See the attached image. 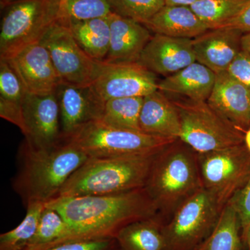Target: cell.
Returning <instances> with one entry per match:
<instances>
[{
    "label": "cell",
    "mask_w": 250,
    "mask_h": 250,
    "mask_svg": "<svg viewBox=\"0 0 250 250\" xmlns=\"http://www.w3.org/2000/svg\"><path fill=\"white\" fill-rule=\"evenodd\" d=\"M204 188L224 205L250 177V153L244 143L219 150L197 154Z\"/></svg>",
    "instance_id": "obj_9"
},
{
    "label": "cell",
    "mask_w": 250,
    "mask_h": 250,
    "mask_svg": "<svg viewBox=\"0 0 250 250\" xmlns=\"http://www.w3.org/2000/svg\"><path fill=\"white\" fill-rule=\"evenodd\" d=\"M111 38L107 62H139L153 34L144 24L113 14L108 16Z\"/></svg>",
    "instance_id": "obj_18"
},
{
    "label": "cell",
    "mask_w": 250,
    "mask_h": 250,
    "mask_svg": "<svg viewBox=\"0 0 250 250\" xmlns=\"http://www.w3.org/2000/svg\"><path fill=\"white\" fill-rule=\"evenodd\" d=\"M215 75L214 86L207 103L245 134L250 128V89L228 71Z\"/></svg>",
    "instance_id": "obj_16"
},
{
    "label": "cell",
    "mask_w": 250,
    "mask_h": 250,
    "mask_svg": "<svg viewBox=\"0 0 250 250\" xmlns=\"http://www.w3.org/2000/svg\"><path fill=\"white\" fill-rule=\"evenodd\" d=\"M143 97L111 99L104 104L103 113L98 121L118 129L141 131L140 114Z\"/></svg>",
    "instance_id": "obj_25"
},
{
    "label": "cell",
    "mask_w": 250,
    "mask_h": 250,
    "mask_svg": "<svg viewBox=\"0 0 250 250\" xmlns=\"http://www.w3.org/2000/svg\"><path fill=\"white\" fill-rule=\"evenodd\" d=\"M201 0H166V5H182V6H190L197 1Z\"/></svg>",
    "instance_id": "obj_37"
},
{
    "label": "cell",
    "mask_w": 250,
    "mask_h": 250,
    "mask_svg": "<svg viewBox=\"0 0 250 250\" xmlns=\"http://www.w3.org/2000/svg\"><path fill=\"white\" fill-rule=\"evenodd\" d=\"M244 144L248 149V152L250 153V128L247 130L245 133Z\"/></svg>",
    "instance_id": "obj_41"
},
{
    "label": "cell",
    "mask_w": 250,
    "mask_h": 250,
    "mask_svg": "<svg viewBox=\"0 0 250 250\" xmlns=\"http://www.w3.org/2000/svg\"><path fill=\"white\" fill-rule=\"evenodd\" d=\"M241 31L229 28L208 29L192 39L196 62L215 75L227 71L242 50Z\"/></svg>",
    "instance_id": "obj_17"
},
{
    "label": "cell",
    "mask_w": 250,
    "mask_h": 250,
    "mask_svg": "<svg viewBox=\"0 0 250 250\" xmlns=\"http://www.w3.org/2000/svg\"><path fill=\"white\" fill-rule=\"evenodd\" d=\"M227 71L229 75L250 89V54L249 53L242 49L231 62Z\"/></svg>",
    "instance_id": "obj_34"
},
{
    "label": "cell",
    "mask_w": 250,
    "mask_h": 250,
    "mask_svg": "<svg viewBox=\"0 0 250 250\" xmlns=\"http://www.w3.org/2000/svg\"><path fill=\"white\" fill-rule=\"evenodd\" d=\"M27 213L21 224L11 231L0 235V250H25L37 231L45 203L27 204Z\"/></svg>",
    "instance_id": "obj_26"
},
{
    "label": "cell",
    "mask_w": 250,
    "mask_h": 250,
    "mask_svg": "<svg viewBox=\"0 0 250 250\" xmlns=\"http://www.w3.org/2000/svg\"><path fill=\"white\" fill-rule=\"evenodd\" d=\"M111 12L145 24L164 6L166 0H108Z\"/></svg>",
    "instance_id": "obj_29"
},
{
    "label": "cell",
    "mask_w": 250,
    "mask_h": 250,
    "mask_svg": "<svg viewBox=\"0 0 250 250\" xmlns=\"http://www.w3.org/2000/svg\"><path fill=\"white\" fill-rule=\"evenodd\" d=\"M21 169L14 189L26 205L47 203L59 196L70 176L89 159L75 143L63 139L49 149H36L22 145Z\"/></svg>",
    "instance_id": "obj_2"
},
{
    "label": "cell",
    "mask_w": 250,
    "mask_h": 250,
    "mask_svg": "<svg viewBox=\"0 0 250 250\" xmlns=\"http://www.w3.org/2000/svg\"></svg>",
    "instance_id": "obj_43"
},
{
    "label": "cell",
    "mask_w": 250,
    "mask_h": 250,
    "mask_svg": "<svg viewBox=\"0 0 250 250\" xmlns=\"http://www.w3.org/2000/svg\"><path fill=\"white\" fill-rule=\"evenodd\" d=\"M42 250H118L115 238L65 242Z\"/></svg>",
    "instance_id": "obj_32"
},
{
    "label": "cell",
    "mask_w": 250,
    "mask_h": 250,
    "mask_svg": "<svg viewBox=\"0 0 250 250\" xmlns=\"http://www.w3.org/2000/svg\"><path fill=\"white\" fill-rule=\"evenodd\" d=\"M23 115L28 146L36 149H49L63 139L57 93L35 95L27 93Z\"/></svg>",
    "instance_id": "obj_12"
},
{
    "label": "cell",
    "mask_w": 250,
    "mask_h": 250,
    "mask_svg": "<svg viewBox=\"0 0 250 250\" xmlns=\"http://www.w3.org/2000/svg\"><path fill=\"white\" fill-rule=\"evenodd\" d=\"M159 152L123 157L89 158L70 176L58 197L113 195L143 188Z\"/></svg>",
    "instance_id": "obj_4"
},
{
    "label": "cell",
    "mask_w": 250,
    "mask_h": 250,
    "mask_svg": "<svg viewBox=\"0 0 250 250\" xmlns=\"http://www.w3.org/2000/svg\"><path fill=\"white\" fill-rule=\"evenodd\" d=\"M64 139L89 158H116L159 152L176 140L156 137L142 131L118 129L93 121Z\"/></svg>",
    "instance_id": "obj_8"
},
{
    "label": "cell",
    "mask_w": 250,
    "mask_h": 250,
    "mask_svg": "<svg viewBox=\"0 0 250 250\" xmlns=\"http://www.w3.org/2000/svg\"><path fill=\"white\" fill-rule=\"evenodd\" d=\"M196 62L192 39L153 34L139 63L156 75L168 77Z\"/></svg>",
    "instance_id": "obj_14"
},
{
    "label": "cell",
    "mask_w": 250,
    "mask_h": 250,
    "mask_svg": "<svg viewBox=\"0 0 250 250\" xmlns=\"http://www.w3.org/2000/svg\"><path fill=\"white\" fill-rule=\"evenodd\" d=\"M27 92L7 59H0V99L23 104Z\"/></svg>",
    "instance_id": "obj_31"
},
{
    "label": "cell",
    "mask_w": 250,
    "mask_h": 250,
    "mask_svg": "<svg viewBox=\"0 0 250 250\" xmlns=\"http://www.w3.org/2000/svg\"><path fill=\"white\" fill-rule=\"evenodd\" d=\"M156 74L139 62H100L90 88L103 103L111 99L144 97L159 88Z\"/></svg>",
    "instance_id": "obj_11"
},
{
    "label": "cell",
    "mask_w": 250,
    "mask_h": 250,
    "mask_svg": "<svg viewBox=\"0 0 250 250\" xmlns=\"http://www.w3.org/2000/svg\"><path fill=\"white\" fill-rule=\"evenodd\" d=\"M41 43L48 50L62 83L90 86L96 75L100 62L90 58L74 39L62 18L52 24Z\"/></svg>",
    "instance_id": "obj_10"
},
{
    "label": "cell",
    "mask_w": 250,
    "mask_h": 250,
    "mask_svg": "<svg viewBox=\"0 0 250 250\" xmlns=\"http://www.w3.org/2000/svg\"><path fill=\"white\" fill-rule=\"evenodd\" d=\"M250 0H201L190 5V9L208 25L209 29L236 16Z\"/></svg>",
    "instance_id": "obj_28"
},
{
    "label": "cell",
    "mask_w": 250,
    "mask_h": 250,
    "mask_svg": "<svg viewBox=\"0 0 250 250\" xmlns=\"http://www.w3.org/2000/svg\"><path fill=\"white\" fill-rule=\"evenodd\" d=\"M242 239L250 250V223L241 231Z\"/></svg>",
    "instance_id": "obj_39"
},
{
    "label": "cell",
    "mask_w": 250,
    "mask_h": 250,
    "mask_svg": "<svg viewBox=\"0 0 250 250\" xmlns=\"http://www.w3.org/2000/svg\"><path fill=\"white\" fill-rule=\"evenodd\" d=\"M202 188L197 153L179 139L158 153L145 186L164 223Z\"/></svg>",
    "instance_id": "obj_3"
},
{
    "label": "cell",
    "mask_w": 250,
    "mask_h": 250,
    "mask_svg": "<svg viewBox=\"0 0 250 250\" xmlns=\"http://www.w3.org/2000/svg\"><path fill=\"white\" fill-rule=\"evenodd\" d=\"M70 227L55 210L46 207L37 231L25 250H42L62 243L70 235Z\"/></svg>",
    "instance_id": "obj_27"
},
{
    "label": "cell",
    "mask_w": 250,
    "mask_h": 250,
    "mask_svg": "<svg viewBox=\"0 0 250 250\" xmlns=\"http://www.w3.org/2000/svg\"><path fill=\"white\" fill-rule=\"evenodd\" d=\"M139 126L145 134L179 139L181 120L178 109L172 100L159 90L143 98Z\"/></svg>",
    "instance_id": "obj_20"
},
{
    "label": "cell",
    "mask_w": 250,
    "mask_h": 250,
    "mask_svg": "<svg viewBox=\"0 0 250 250\" xmlns=\"http://www.w3.org/2000/svg\"><path fill=\"white\" fill-rule=\"evenodd\" d=\"M164 222L159 216L138 220L122 229L116 235L118 250H164Z\"/></svg>",
    "instance_id": "obj_22"
},
{
    "label": "cell",
    "mask_w": 250,
    "mask_h": 250,
    "mask_svg": "<svg viewBox=\"0 0 250 250\" xmlns=\"http://www.w3.org/2000/svg\"><path fill=\"white\" fill-rule=\"evenodd\" d=\"M229 28L241 31L243 34L250 32V1L234 17L215 28Z\"/></svg>",
    "instance_id": "obj_36"
},
{
    "label": "cell",
    "mask_w": 250,
    "mask_h": 250,
    "mask_svg": "<svg viewBox=\"0 0 250 250\" xmlns=\"http://www.w3.org/2000/svg\"><path fill=\"white\" fill-rule=\"evenodd\" d=\"M225 205L202 188L163 225L164 250H198L218 223Z\"/></svg>",
    "instance_id": "obj_6"
},
{
    "label": "cell",
    "mask_w": 250,
    "mask_h": 250,
    "mask_svg": "<svg viewBox=\"0 0 250 250\" xmlns=\"http://www.w3.org/2000/svg\"><path fill=\"white\" fill-rule=\"evenodd\" d=\"M241 226L233 206L228 202L223 207L216 225L198 250H241Z\"/></svg>",
    "instance_id": "obj_24"
},
{
    "label": "cell",
    "mask_w": 250,
    "mask_h": 250,
    "mask_svg": "<svg viewBox=\"0 0 250 250\" xmlns=\"http://www.w3.org/2000/svg\"><path fill=\"white\" fill-rule=\"evenodd\" d=\"M45 206L70 227V235L61 243L115 238L129 224L158 216L145 188L113 195L57 197Z\"/></svg>",
    "instance_id": "obj_1"
},
{
    "label": "cell",
    "mask_w": 250,
    "mask_h": 250,
    "mask_svg": "<svg viewBox=\"0 0 250 250\" xmlns=\"http://www.w3.org/2000/svg\"><path fill=\"white\" fill-rule=\"evenodd\" d=\"M62 0H22L9 5L0 30V59H9L39 43L61 18Z\"/></svg>",
    "instance_id": "obj_5"
},
{
    "label": "cell",
    "mask_w": 250,
    "mask_h": 250,
    "mask_svg": "<svg viewBox=\"0 0 250 250\" xmlns=\"http://www.w3.org/2000/svg\"><path fill=\"white\" fill-rule=\"evenodd\" d=\"M65 21L81 48L90 58L104 62L107 56L111 38L108 16L88 21Z\"/></svg>",
    "instance_id": "obj_23"
},
{
    "label": "cell",
    "mask_w": 250,
    "mask_h": 250,
    "mask_svg": "<svg viewBox=\"0 0 250 250\" xmlns=\"http://www.w3.org/2000/svg\"><path fill=\"white\" fill-rule=\"evenodd\" d=\"M65 0H62V3H61V13H62V7H63L64 4H65Z\"/></svg>",
    "instance_id": "obj_42"
},
{
    "label": "cell",
    "mask_w": 250,
    "mask_h": 250,
    "mask_svg": "<svg viewBox=\"0 0 250 250\" xmlns=\"http://www.w3.org/2000/svg\"><path fill=\"white\" fill-rule=\"evenodd\" d=\"M153 34L193 39L209 29L190 6L166 5L144 24Z\"/></svg>",
    "instance_id": "obj_21"
},
{
    "label": "cell",
    "mask_w": 250,
    "mask_h": 250,
    "mask_svg": "<svg viewBox=\"0 0 250 250\" xmlns=\"http://www.w3.org/2000/svg\"><path fill=\"white\" fill-rule=\"evenodd\" d=\"M108 0H65L61 18L83 21L108 17L111 14Z\"/></svg>",
    "instance_id": "obj_30"
},
{
    "label": "cell",
    "mask_w": 250,
    "mask_h": 250,
    "mask_svg": "<svg viewBox=\"0 0 250 250\" xmlns=\"http://www.w3.org/2000/svg\"><path fill=\"white\" fill-rule=\"evenodd\" d=\"M181 120L179 140L197 154H205L244 143L245 134L219 115L207 102L171 99Z\"/></svg>",
    "instance_id": "obj_7"
},
{
    "label": "cell",
    "mask_w": 250,
    "mask_h": 250,
    "mask_svg": "<svg viewBox=\"0 0 250 250\" xmlns=\"http://www.w3.org/2000/svg\"><path fill=\"white\" fill-rule=\"evenodd\" d=\"M216 75L198 62L190 64L159 83L158 90L170 99L207 102L214 86Z\"/></svg>",
    "instance_id": "obj_19"
},
{
    "label": "cell",
    "mask_w": 250,
    "mask_h": 250,
    "mask_svg": "<svg viewBox=\"0 0 250 250\" xmlns=\"http://www.w3.org/2000/svg\"><path fill=\"white\" fill-rule=\"evenodd\" d=\"M22 1V0H0V6L1 9H4L5 8L9 6V5L14 4V3L17 2V1Z\"/></svg>",
    "instance_id": "obj_40"
},
{
    "label": "cell",
    "mask_w": 250,
    "mask_h": 250,
    "mask_svg": "<svg viewBox=\"0 0 250 250\" xmlns=\"http://www.w3.org/2000/svg\"><path fill=\"white\" fill-rule=\"evenodd\" d=\"M241 47L243 50L250 54V32L243 34L242 36Z\"/></svg>",
    "instance_id": "obj_38"
},
{
    "label": "cell",
    "mask_w": 250,
    "mask_h": 250,
    "mask_svg": "<svg viewBox=\"0 0 250 250\" xmlns=\"http://www.w3.org/2000/svg\"><path fill=\"white\" fill-rule=\"evenodd\" d=\"M0 117L17 126L22 134H25L23 104L11 103L0 99Z\"/></svg>",
    "instance_id": "obj_35"
},
{
    "label": "cell",
    "mask_w": 250,
    "mask_h": 250,
    "mask_svg": "<svg viewBox=\"0 0 250 250\" xmlns=\"http://www.w3.org/2000/svg\"><path fill=\"white\" fill-rule=\"evenodd\" d=\"M236 210L241 223V231L250 223V177L229 202Z\"/></svg>",
    "instance_id": "obj_33"
},
{
    "label": "cell",
    "mask_w": 250,
    "mask_h": 250,
    "mask_svg": "<svg viewBox=\"0 0 250 250\" xmlns=\"http://www.w3.org/2000/svg\"><path fill=\"white\" fill-rule=\"evenodd\" d=\"M60 108L62 137H68L81 126L100 120L104 104L90 86L61 83L56 90Z\"/></svg>",
    "instance_id": "obj_15"
},
{
    "label": "cell",
    "mask_w": 250,
    "mask_h": 250,
    "mask_svg": "<svg viewBox=\"0 0 250 250\" xmlns=\"http://www.w3.org/2000/svg\"><path fill=\"white\" fill-rule=\"evenodd\" d=\"M7 60L28 94L48 95L62 83L48 50L41 42L28 46Z\"/></svg>",
    "instance_id": "obj_13"
}]
</instances>
